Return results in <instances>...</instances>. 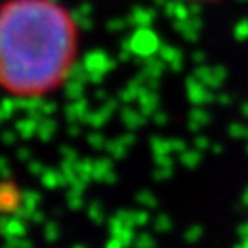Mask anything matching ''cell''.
<instances>
[{"label":"cell","instance_id":"2","mask_svg":"<svg viewBox=\"0 0 248 248\" xmlns=\"http://www.w3.org/2000/svg\"><path fill=\"white\" fill-rule=\"evenodd\" d=\"M22 202H24V193L15 182L11 180L0 182V213L17 212Z\"/></svg>","mask_w":248,"mask_h":248},{"label":"cell","instance_id":"1","mask_svg":"<svg viewBox=\"0 0 248 248\" xmlns=\"http://www.w3.org/2000/svg\"><path fill=\"white\" fill-rule=\"evenodd\" d=\"M83 31L62 0L0 2V92L41 101L59 94L79 62Z\"/></svg>","mask_w":248,"mask_h":248},{"label":"cell","instance_id":"3","mask_svg":"<svg viewBox=\"0 0 248 248\" xmlns=\"http://www.w3.org/2000/svg\"><path fill=\"white\" fill-rule=\"evenodd\" d=\"M180 2L193 4V6H210V4H217V2H221V0H180Z\"/></svg>","mask_w":248,"mask_h":248}]
</instances>
